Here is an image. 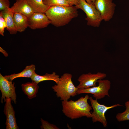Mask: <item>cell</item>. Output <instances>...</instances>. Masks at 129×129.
Listing matches in <instances>:
<instances>
[{
  "mask_svg": "<svg viewBox=\"0 0 129 129\" xmlns=\"http://www.w3.org/2000/svg\"><path fill=\"white\" fill-rule=\"evenodd\" d=\"M107 76L106 74L101 72L92 74L89 72L83 74L78 77L79 85L76 87L79 89L86 88L97 86L96 83L100 79H103Z\"/></svg>",
  "mask_w": 129,
  "mask_h": 129,
  "instance_id": "cell-9",
  "label": "cell"
},
{
  "mask_svg": "<svg viewBox=\"0 0 129 129\" xmlns=\"http://www.w3.org/2000/svg\"><path fill=\"white\" fill-rule=\"evenodd\" d=\"M35 66L33 64L27 66L21 72L17 74L14 73L10 75L5 76L8 80L12 81L15 78L23 77L31 78L35 73Z\"/></svg>",
  "mask_w": 129,
  "mask_h": 129,
  "instance_id": "cell-15",
  "label": "cell"
},
{
  "mask_svg": "<svg viewBox=\"0 0 129 129\" xmlns=\"http://www.w3.org/2000/svg\"><path fill=\"white\" fill-rule=\"evenodd\" d=\"M94 4L100 12L103 20L107 22L112 18L116 6L113 0H96Z\"/></svg>",
  "mask_w": 129,
  "mask_h": 129,
  "instance_id": "cell-7",
  "label": "cell"
},
{
  "mask_svg": "<svg viewBox=\"0 0 129 129\" xmlns=\"http://www.w3.org/2000/svg\"><path fill=\"white\" fill-rule=\"evenodd\" d=\"M28 18V27L32 30L44 28L51 24L44 13L34 12Z\"/></svg>",
  "mask_w": 129,
  "mask_h": 129,
  "instance_id": "cell-10",
  "label": "cell"
},
{
  "mask_svg": "<svg viewBox=\"0 0 129 129\" xmlns=\"http://www.w3.org/2000/svg\"><path fill=\"white\" fill-rule=\"evenodd\" d=\"M0 51L5 57H7L8 56V54L7 52L1 47H0Z\"/></svg>",
  "mask_w": 129,
  "mask_h": 129,
  "instance_id": "cell-25",
  "label": "cell"
},
{
  "mask_svg": "<svg viewBox=\"0 0 129 129\" xmlns=\"http://www.w3.org/2000/svg\"><path fill=\"white\" fill-rule=\"evenodd\" d=\"M88 3L90 4H92V3L91 0H85Z\"/></svg>",
  "mask_w": 129,
  "mask_h": 129,
  "instance_id": "cell-26",
  "label": "cell"
},
{
  "mask_svg": "<svg viewBox=\"0 0 129 129\" xmlns=\"http://www.w3.org/2000/svg\"><path fill=\"white\" fill-rule=\"evenodd\" d=\"M13 20L17 32H22L28 27V17L22 14L18 13H14Z\"/></svg>",
  "mask_w": 129,
  "mask_h": 129,
  "instance_id": "cell-13",
  "label": "cell"
},
{
  "mask_svg": "<svg viewBox=\"0 0 129 129\" xmlns=\"http://www.w3.org/2000/svg\"><path fill=\"white\" fill-rule=\"evenodd\" d=\"M31 79L32 81L38 83L43 81L52 80L57 84L59 81L60 77L59 76L56 74L55 72H53L51 74L47 73L43 75H39L35 73Z\"/></svg>",
  "mask_w": 129,
  "mask_h": 129,
  "instance_id": "cell-17",
  "label": "cell"
},
{
  "mask_svg": "<svg viewBox=\"0 0 129 129\" xmlns=\"http://www.w3.org/2000/svg\"><path fill=\"white\" fill-rule=\"evenodd\" d=\"M38 84L32 81V82H27L22 85V91L29 99H31L36 97L39 88Z\"/></svg>",
  "mask_w": 129,
  "mask_h": 129,
  "instance_id": "cell-16",
  "label": "cell"
},
{
  "mask_svg": "<svg viewBox=\"0 0 129 129\" xmlns=\"http://www.w3.org/2000/svg\"><path fill=\"white\" fill-rule=\"evenodd\" d=\"M97 82L98 85L88 88L78 89L77 94L83 93L91 94L97 100L100 99L107 96L109 97V91L111 87V82L108 80L101 79Z\"/></svg>",
  "mask_w": 129,
  "mask_h": 129,
  "instance_id": "cell-6",
  "label": "cell"
},
{
  "mask_svg": "<svg viewBox=\"0 0 129 129\" xmlns=\"http://www.w3.org/2000/svg\"><path fill=\"white\" fill-rule=\"evenodd\" d=\"M9 0H0V10L1 11L10 8Z\"/></svg>",
  "mask_w": 129,
  "mask_h": 129,
  "instance_id": "cell-23",
  "label": "cell"
},
{
  "mask_svg": "<svg viewBox=\"0 0 129 129\" xmlns=\"http://www.w3.org/2000/svg\"><path fill=\"white\" fill-rule=\"evenodd\" d=\"M6 22L1 13H0V34L2 36H4V29L6 28Z\"/></svg>",
  "mask_w": 129,
  "mask_h": 129,
  "instance_id": "cell-22",
  "label": "cell"
},
{
  "mask_svg": "<svg viewBox=\"0 0 129 129\" xmlns=\"http://www.w3.org/2000/svg\"><path fill=\"white\" fill-rule=\"evenodd\" d=\"M11 98H7L5 105L4 112L6 116L5 123L6 129H17V125L15 115V112L11 104Z\"/></svg>",
  "mask_w": 129,
  "mask_h": 129,
  "instance_id": "cell-11",
  "label": "cell"
},
{
  "mask_svg": "<svg viewBox=\"0 0 129 129\" xmlns=\"http://www.w3.org/2000/svg\"><path fill=\"white\" fill-rule=\"evenodd\" d=\"M10 9L14 13H19L26 16L28 18L34 12L27 0H16Z\"/></svg>",
  "mask_w": 129,
  "mask_h": 129,
  "instance_id": "cell-12",
  "label": "cell"
},
{
  "mask_svg": "<svg viewBox=\"0 0 129 129\" xmlns=\"http://www.w3.org/2000/svg\"><path fill=\"white\" fill-rule=\"evenodd\" d=\"M41 125L40 128L42 129H59L55 125L51 124L48 121L41 118Z\"/></svg>",
  "mask_w": 129,
  "mask_h": 129,
  "instance_id": "cell-21",
  "label": "cell"
},
{
  "mask_svg": "<svg viewBox=\"0 0 129 129\" xmlns=\"http://www.w3.org/2000/svg\"><path fill=\"white\" fill-rule=\"evenodd\" d=\"M43 2L49 7L54 6H72L66 0H43Z\"/></svg>",
  "mask_w": 129,
  "mask_h": 129,
  "instance_id": "cell-20",
  "label": "cell"
},
{
  "mask_svg": "<svg viewBox=\"0 0 129 129\" xmlns=\"http://www.w3.org/2000/svg\"><path fill=\"white\" fill-rule=\"evenodd\" d=\"M85 13L87 24L94 27H98L103 20L100 14L94 4L88 3L85 0H80L78 4L75 6Z\"/></svg>",
  "mask_w": 129,
  "mask_h": 129,
  "instance_id": "cell-4",
  "label": "cell"
},
{
  "mask_svg": "<svg viewBox=\"0 0 129 129\" xmlns=\"http://www.w3.org/2000/svg\"><path fill=\"white\" fill-rule=\"evenodd\" d=\"M93 111L91 113V118L93 123L99 122L101 123L103 126H107V122L105 116V113L109 109L123 105L117 104L108 106L104 105L101 104L97 101V99H94L91 97L89 98Z\"/></svg>",
  "mask_w": 129,
  "mask_h": 129,
  "instance_id": "cell-5",
  "label": "cell"
},
{
  "mask_svg": "<svg viewBox=\"0 0 129 129\" xmlns=\"http://www.w3.org/2000/svg\"><path fill=\"white\" fill-rule=\"evenodd\" d=\"M77 10L75 6H54L49 7L45 13L51 24L59 27L66 25L77 17Z\"/></svg>",
  "mask_w": 129,
  "mask_h": 129,
  "instance_id": "cell-2",
  "label": "cell"
},
{
  "mask_svg": "<svg viewBox=\"0 0 129 129\" xmlns=\"http://www.w3.org/2000/svg\"><path fill=\"white\" fill-rule=\"evenodd\" d=\"M72 6L77 5L79 3L80 0H66Z\"/></svg>",
  "mask_w": 129,
  "mask_h": 129,
  "instance_id": "cell-24",
  "label": "cell"
},
{
  "mask_svg": "<svg viewBox=\"0 0 129 129\" xmlns=\"http://www.w3.org/2000/svg\"><path fill=\"white\" fill-rule=\"evenodd\" d=\"M92 2V4H94L96 0H91Z\"/></svg>",
  "mask_w": 129,
  "mask_h": 129,
  "instance_id": "cell-27",
  "label": "cell"
},
{
  "mask_svg": "<svg viewBox=\"0 0 129 129\" xmlns=\"http://www.w3.org/2000/svg\"><path fill=\"white\" fill-rule=\"evenodd\" d=\"M125 111L122 113H118L116 115V119L119 122L129 120V101L125 102Z\"/></svg>",
  "mask_w": 129,
  "mask_h": 129,
  "instance_id": "cell-19",
  "label": "cell"
},
{
  "mask_svg": "<svg viewBox=\"0 0 129 129\" xmlns=\"http://www.w3.org/2000/svg\"><path fill=\"white\" fill-rule=\"evenodd\" d=\"M72 77L70 74L64 73L60 78L58 83L52 87L57 96L61 101H68L71 97H74L77 94L79 89L74 85Z\"/></svg>",
  "mask_w": 129,
  "mask_h": 129,
  "instance_id": "cell-3",
  "label": "cell"
},
{
  "mask_svg": "<svg viewBox=\"0 0 129 129\" xmlns=\"http://www.w3.org/2000/svg\"><path fill=\"white\" fill-rule=\"evenodd\" d=\"M89 97V95H86L76 101H62L63 112L66 116L72 119L82 117L91 118V111L92 108L88 102Z\"/></svg>",
  "mask_w": 129,
  "mask_h": 129,
  "instance_id": "cell-1",
  "label": "cell"
},
{
  "mask_svg": "<svg viewBox=\"0 0 129 129\" xmlns=\"http://www.w3.org/2000/svg\"><path fill=\"white\" fill-rule=\"evenodd\" d=\"M34 12L45 13L49 7L45 5L43 0H27Z\"/></svg>",
  "mask_w": 129,
  "mask_h": 129,
  "instance_id": "cell-18",
  "label": "cell"
},
{
  "mask_svg": "<svg viewBox=\"0 0 129 129\" xmlns=\"http://www.w3.org/2000/svg\"><path fill=\"white\" fill-rule=\"evenodd\" d=\"M15 83L8 80L0 73V90L2 96L1 102H5L6 99L11 98L15 104L16 103V95Z\"/></svg>",
  "mask_w": 129,
  "mask_h": 129,
  "instance_id": "cell-8",
  "label": "cell"
},
{
  "mask_svg": "<svg viewBox=\"0 0 129 129\" xmlns=\"http://www.w3.org/2000/svg\"><path fill=\"white\" fill-rule=\"evenodd\" d=\"M10 8L3 10L0 12L6 22L7 30L10 34H16L17 31L15 28L13 22V16L14 13Z\"/></svg>",
  "mask_w": 129,
  "mask_h": 129,
  "instance_id": "cell-14",
  "label": "cell"
}]
</instances>
